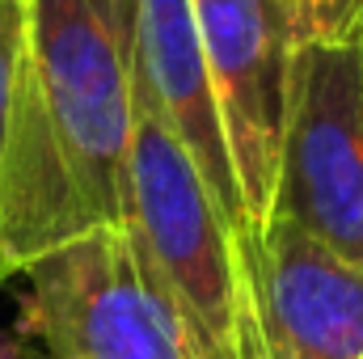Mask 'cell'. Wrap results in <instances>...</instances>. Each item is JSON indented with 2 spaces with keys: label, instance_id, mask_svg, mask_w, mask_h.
I'll return each instance as SVG.
<instances>
[{
  "label": "cell",
  "instance_id": "12",
  "mask_svg": "<svg viewBox=\"0 0 363 359\" xmlns=\"http://www.w3.org/2000/svg\"><path fill=\"white\" fill-rule=\"evenodd\" d=\"M287 9H291V13L300 17V26L308 30V9H313V0H287Z\"/></svg>",
  "mask_w": 363,
  "mask_h": 359
},
{
  "label": "cell",
  "instance_id": "4",
  "mask_svg": "<svg viewBox=\"0 0 363 359\" xmlns=\"http://www.w3.org/2000/svg\"><path fill=\"white\" fill-rule=\"evenodd\" d=\"M271 220L363 267V38H300Z\"/></svg>",
  "mask_w": 363,
  "mask_h": 359
},
{
  "label": "cell",
  "instance_id": "5",
  "mask_svg": "<svg viewBox=\"0 0 363 359\" xmlns=\"http://www.w3.org/2000/svg\"><path fill=\"white\" fill-rule=\"evenodd\" d=\"M190 9L199 21L237 186L262 241L304 26L287 0H190Z\"/></svg>",
  "mask_w": 363,
  "mask_h": 359
},
{
  "label": "cell",
  "instance_id": "10",
  "mask_svg": "<svg viewBox=\"0 0 363 359\" xmlns=\"http://www.w3.org/2000/svg\"><path fill=\"white\" fill-rule=\"evenodd\" d=\"M237 359H274L271 343H267V330H262V313H258V321L245 330V338H241V347H237Z\"/></svg>",
  "mask_w": 363,
  "mask_h": 359
},
{
  "label": "cell",
  "instance_id": "1",
  "mask_svg": "<svg viewBox=\"0 0 363 359\" xmlns=\"http://www.w3.org/2000/svg\"><path fill=\"white\" fill-rule=\"evenodd\" d=\"M127 26L101 0H26V43L0 170V258L43 254L123 224L131 148Z\"/></svg>",
  "mask_w": 363,
  "mask_h": 359
},
{
  "label": "cell",
  "instance_id": "2",
  "mask_svg": "<svg viewBox=\"0 0 363 359\" xmlns=\"http://www.w3.org/2000/svg\"><path fill=\"white\" fill-rule=\"evenodd\" d=\"M135 106V101H131ZM123 228L140 267L178 313L194 359H237L258 321L254 263L174 131L135 106Z\"/></svg>",
  "mask_w": 363,
  "mask_h": 359
},
{
  "label": "cell",
  "instance_id": "7",
  "mask_svg": "<svg viewBox=\"0 0 363 359\" xmlns=\"http://www.w3.org/2000/svg\"><path fill=\"white\" fill-rule=\"evenodd\" d=\"M254 292L274 359H363V267L287 220H267Z\"/></svg>",
  "mask_w": 363,
  "mask_h": 359
},
{
  "label": "cell",
  "instance_id": "6",
  "mask_svg": "<svg viewBox=\"0 0 363 359\" xmlns=\"http://www.w3.org/2000/svg\"><path fill=\"white\" fill-rule=\"evenodd\" d=\"M127 68H131V101L148 110L157 123L174 131L186 157L194 161L199 178L207 182L216 207L258 258V233L250 224L224 118L216 106L203 38L190 0H131L127 9Z\"/></svg>",
  "mask_w": 363,
  "mask_h": 359
},
{
  "label": "cell",
  "instance_id": "13",
  "mask_svg": "<svg viewBox=\"0 0 363 359\" xmlns=\"http://www.w3.org/2000/svg\"><path fill=\"white\" fill-rule=\"evenodd\" d=\"M101 4H110V13L127 26V9H131V0H101Z\"/></svg>",
  "mask_w": 363,
  "mask_h": 359
},
{
  "label": "cell",
  "instance_id": "8",
  "mask_svg": "<svg viewBox=\"0 0 363 359\" xmlns=\"http://www.w3.org/2000/svg\"><path fill=\"white\" fill-rule=\"evenodd\" d=\"M21 43H26V0H0V170H4V148H9V118H13V89H17V68H21ZM13 275L0 258V287Z\"/></svg>",
  "mask_w": 363,
  "mask_h": 359
},
{
  "label": "cell",
  "instance_id": "11",
  "mask_svg": "<svg viewBox=\"0 0 363 359\" xmlns=\"http://www.w3.org/2000/svg\"><path fill=\"white\" fill-rule=\"evenodd\" d=\"M0 359H43V355H38V347H34L26 334L0 330Z\"/></svg>",
  "mask_w": 363,
  "mask_h": 359
},
{
  "label": "cell",
  "instance_id": "9",
  "mask_svg": "<svg viewBox=\"0 0 363 359\" xmlns=\"http://www.w3.org/2000/svg\"><path fill=\"white\" fill-rule=\"evenodd\" d=\"M304 34H313V38H363V0H313Z\"/></svg>",
  "mask_w": 363,
  "mask_h": 359
},
{
  "label": "cell",
  "instance_id": "3",
  "mask_svg": "<svg viewBox=\"0 0 363 359\" xmlns=\"http://www.w3.org/2000/svg\"><path fill=\"white\" fill-rule=\"evenodd\" d=\"M21 275L13 330L43 359H194L178 313L140 267L123 224L93 228Z\"/></svg>",
  "mask_w": 363,
  "mask_h": 359
}]
</instances>
